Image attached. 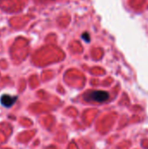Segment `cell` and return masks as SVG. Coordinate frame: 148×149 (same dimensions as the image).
Listing matches in <instances>:
<instances>
[{
  "instance_id": "cell-1",
  "label": "cell",
  "mask_w": 148,
  "mask_h": 149,
  "mask_svg": "<svg viewBox=\"0 0 148 149\" xmlns=\"http://www.w3.org/2000/svg\"><path fill=\"white\" fill-rule=\"evenodd\" d=\"M84 100L92 103H103L109 99V94L104 91H91L84 94Z\"/></svg>"
},
{
  "instance_id": "cell-2",
  "label": "cell",
  "mask_w": 148,
  "mask_h": 149,
  "mask_svg": "<svg viewBox=\"0 0 148 149\" xmlns=\"http://www.w3.org/2000/svg\"><path fill=\"white\" fill-rule=\"evenodd\" d=\"M17 97L15 96H11V95H8V94H3L1 99H0V102L1 104L5 107H11L15 102H16Z\"/></svg>"
}]
</instances>
